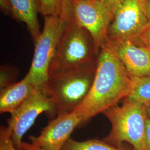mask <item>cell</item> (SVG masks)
Segmentation results:
<instances>
[{
	"mask_svg": "<svg viewBox=\"0 0 150 150\" xmlns=\"http://www.w3.org/2000/svg\"><path fill=\"white\" fill-rule=\"evenodd\" d=\"M13 17L27 26L34 43L41 35L38 14L40 13V0H10Z\"/></svg>",
	"mask_w": 150,
	"mask_h": 150,
	"instance_id": "12",
	"label": "cell"
},
{
	"mask_svg": "<svg viewBox=\"0 0 150 150\" xmlns=\"http://www.w3.org/2000/svg\"><path fill=\"white\" fill-rule=\"evenodd\" d=\"M98 53L90 33L74 17L67 22L59 40L49 75L90 64L96 61Z\"/></svg>",
	"mask_w": 150,
	"mask_h": 150,
	"instance_id": "3",
	"label": "cell"
},
{
	"mask_svg": "<svg viewBox=\"0 0 150 150\" xmlns=\"http://www.w3.org/2000/svg\"><path fill=\"white\" fill-rule=\"evenodd\" d=\"M132 78V87L127 97L145 105L150 102V76Z\"/></svg>",
	"mask_w": 150,
	"mask_h": 150,
	"instance_id": "14",
	"label": "cell"
},
{
	"mask_svg": "<svg viewBox=\"0 0 150 150\" xmlns=\"http://www.w3.org/2000/svg\"><path fill=\"white\" fill-rule=\"evenodd\" d=\"M37 89L26 76L21 81L1 90L0 112L11 115L29 99Z\"/></svg>",
	"mask_w": 150,
	"mask_h": 150,
	"instance_id": "11",
	"label": "cell"
},
{
	"mask_svg": "<svg viewBox=\"0 0 150 150\" xmlns=\"http://www.w3.org/2000/svg\"><path fill=\"white\" fill-rule=\"evenodd\" d=\"M96 61L79 68L49 75L43 89L51 98L54 115L74 112L89 93L96 74Z\"/></svg>",
	"mask_w": 150,
	"mask_h": 150,
	"instance_id": "2",
	"label": "cell"
},
{
	"mask_svg": "<svg viewBox=\"0 0 150 150\" xmlns=\"http://www.w3.org/2000/svg\"><path fill=\"white\" fill-rule=\"evenodd\" d=\"M0 150H17L12 142L11 130L8 126H1Z\"/></svg>",
	"mask_w": 150,
	"mask_h": 150,
	"instance_id": "16",
	"label": "cell"
},
{
	"mask_svg": "<svg viewBox=\"0 0 150 150\" xmlns=\"http://www.w3.org/2000/svg\"><path fill=\"white\" fill-rule=\"evenodd\" d=\"M81 122L80 116L75 111L58 115L50 121L38 136L29 137L30 143L43 150H62L70 135Z\"/></svg>",
	"mask_w": 150,
	"mask_h": 150,
	"instance_id": "9",
	"label": "cell"
},
{
	"mask_svg": "<svg viewBox=\"0 0 150 150\" xmlns=\"http://www.w3.org/2000/svg\"><path fill=\"white\" fill-rule=\"evenodd\" d=\"M82 1H90V0H82Z\"/></svg>",
	"mask_w": 150,
	"mask_h": 150,
	"instance_id": "25",
	"label": "cell"
},
{
	"mask_svg": "<svg viewBox=\"0 0 150 150\" xmlns=\"http://www.w3.org/2000/svg\"><path fill=\"white\" fill-rule=\"evenodd\" d=\"M62 150H135L123 145L116 147L110 145L103 139H87L83 141H78L69 139L63 146Z\"/></svg>",
	"mask_w": 150,
	"mask_h": 150,
	"instance_id": "13",
	"label": "cell"
},
{
	"mask_svg": "<svg viewBox=\"0 0 150 150\" xmlns=\"http://www.w3.org/2000/svg\"><path fill=\"white\" fill-rule=\"evenodd\" d=\"M43 30L35 43V48L27 78L38 88L43 89L59 40L67 22L62 17H44Z\"/></svg>",
	"mask_w": 150,
	"mask_h": 150,
	"instance_id": "5",
	"label": "cell"
},
{
	"mask_svg": "<svg viewBox=\"0 0 150 150\" xmlns=\"http://www.w3.org/2000/svg\"><path fill=\"white\" fill-rule=\"evenodd\" d=\"M40 13L45 17L53 16L62 18V0H40Z\"/></svg>",
	"mask_w": 150,
	"mask_h": 150,
	"instance_id": "15",
	"label": "cell"
},
{
	"mask_svg": "<svg viewBox=\"0 0 150 150\" xmlns=\"http://www.w3.org/2000/svg\"><path fill=\"white\" fill-rule=\"evenodd\" d=\"M145 142L147 150H150V118H149L146 122L145 129Z\"/></svg>",
	"mask_w": 150,
	"mask_h": 150,
	"instance_id": "20",
	"label": "cell"
},
{
	"mask_svg": "<svg viewBox=\"0 0 150 150\" xmlns=\"http://www.w3.org/2000/svg\"><path fill=\"white\" fill-rule=\"evenodd\" d=\"M140 37L146 46L150 51V26L143 32Z\"/></svg>",
	"mask_w": 150,
	"mask_h": 150,
	"instance_id": "21",
	"label": "cell"
},
{
	"mask_svg": "<svg viewBox=\"0 0 150 150\" xmlns=\"http://www.w3.org/2000/svg\"><path fill=\"white\" fill-rule=\"evenodd\" d=\"M62 4H63L62 18L64 19L66 21H69L74 17L71 0H62Z\"/></svg>",
	"mask_w": 150,
	"mask_h": 150,
	"instance_id": "17",
	"label": "cell"
},
{
	"mask_svg": "<svg viewBox=\"0 0 150 150\" xmlns=\"http://www.w3.org/2000/svg\"><path fill=\"white\" fill-rule=\"evenodd\" d=\"M145 9L147 16L150 21V0H145Z\"/></svg>",
	"mask_w": 150,
	"mask_h": 150,
	"instance_id": "23",
	"label": "cell"
},
{
	"mask_svg": "<svg viewBox=\"0 0 150 150\" xmlns=\"http://www.w3.org/2000/svg\"><path fill=\"white\" fill-rule=\"evenodd\" d=\"M150 26L145 0H123L113 13L108 39L119 41L139 37Z\"/></svg>",
	"mask_w": 150,
	"mask_h": 150,
	"instance_id": "6",
	"label": "cell"
},
{
	"mask_svg": "<svg viewBox=\"0 0 150 150\" xmlns=\"http://www.w3.org/2000/svg\"><path fill=\"white\" fill-rule=\"evenodd\" d=\"M54 115L51 98L44 89L38 88L21 107L11 114L8 126L11 129V141L17 150H21L22 139L42 113Z\"/></svg>",
	"mask_w": 150,
	"mask_h": 150,
	"instance_id": "8",
	"label": "cell"
},
{
	"mask_svg": "<svg viewBox=\"0 0 150 150\" xmlns=\"http://www.w3.org/2000/svg\"><path fill=\"white\" fill-rule=\"evenodd\" d=\"M132 83V78L109 40L98 54L96 74L90 91L74 111L81 118V125L129 96Z\"/></svg>",
	"mask_w": 150,
	"mask_h": 150,
	"instance_id": "1",
	"label": "cell"
},
{
	"mask_svg": "<svg viewBox=\"0 0 150 150\" xmlns=\"http://www.w3.org/2000/svg\"><path fill=\"white\" fill-rule=\"evenodd\" d=\"M21 150H45L32 145L31 143L22 142Z\"/></svg>",
	"mask_w": 150,
	"mask_h": 150,
	"instance_id": "22",
	"label": "cell"
},
{
	"mask_svg": "<svg viewBox=\"0 0 150 150\" xmlns=\"http://www.w3.org/2000/svg\"><path fill=\"white\" fill-rule=\"evenodd\" d=\"M111 41L119 59L131 77L150 76V51L140 36Z\"/></svg>",
	"mask_w": 150,
	"mask_h": 150,
	"instance_id": "10",
	"label": "cell"
},
{
	"mask_svg": "<svg viewBox=\"0 0 150 150\" xmlns=\"http://www.w3.org/2000/svg\"><path fill=\"white\" fill-rule=\"evenodd\" d=\"M146 110H147V113L149 118H150V102L148 103L146 105Z\"/></svg>",
	"mask_w": 150,
	"mask_h": 150,
	"instance_id": "24",
	"label": "cell"
},
{
	"mask_svg": "<svg viewBox=\"0 0 150 150\" xmlns=\"http://www.w3.org/2000/svg\"><path fill=\"white\" fill-rule=\"evenodd\" d=\"M103 113L112 126L103 139L105 142L116 147L127 142L135 150H147L145 129L149 117L146 105L126 97L121 106L116 105Z\"/></svg>",
	"mask_w": 150,
	"mask_h": 150,
	"instance_id": "4",
	"label": "cell"
},
{
	"mask_svg": "<svg viewBox=\"0 0 150 150\" xmlns=\"http://www.w3.org/2000/svg\"><path fill=\"white\" fill-rule=\"evenodd\" d=\"M113 15V13L123 0H100Z\"/></svg>",
	"mask_w": 150,
	"mask_h": 150,
	"instance_id": "18",
	"label": "cell"
},
{
	"mask_svg": "<svg viewBox=\"0 0 150 150\" xmlns=\"http://www.w3.org/2000/svg\"><path fill=\"white\" fill-rule=\"evenodd\" d=\"M0 6L2 11L8 15H12L10 0H0Z\"/></svg>",
	"mask_w": 150,
	"mask_h": 150,
	"instance_id": "19",
	"label": "cell"
},
{
	"mask_svg": "<svg viewBox=\"0 0 150 150\" xmlns=\"http://www.w3.org/2000/svg\"><path fill=\"white\" fill-rule=\"evenodd\" d=\"M76 21L90 33L98 52L109 40L113 15L100 0H71Z\"/></svg>",
	"mask_w": 150,
	"mask_h": 150,
	"instance_id": "7",
	"label": "cell"
}]
</instances>
